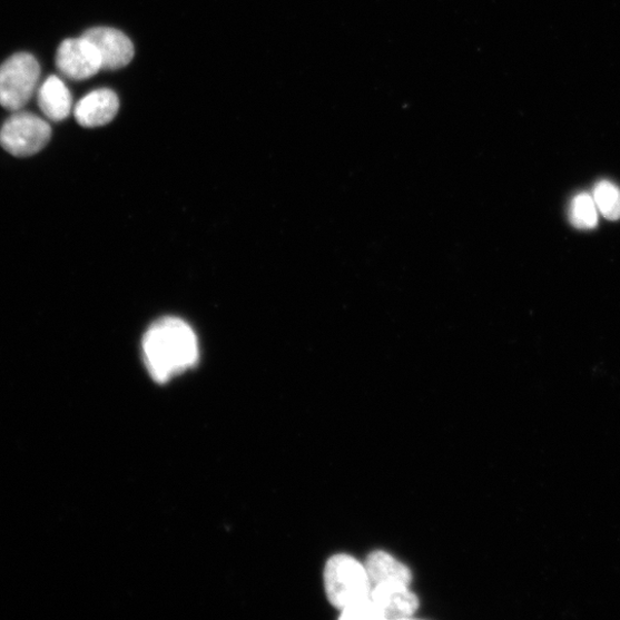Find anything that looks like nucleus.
<instances>
[{
	"label": "nucleus",
	"instance_id": "obj_10",
	"mask_svg": "<svg viewBox=\"0 0 620 620\" xmlns=\"http://www.w3.org/2000/svg\"><path fill=\"white\" fill-rule=\"evenodd\" d=\"M367 572L376 585L380 583H401L409 587L412 581L411 570L390 554L377 551L370 555Z\"/></svg>",
	"mask_w": 620,
	"mask_h": 620
},
{
	"label": "nucleus",
	"instance_id": "obj_13",
	"mask_svg": "<svg viewBox=\"0 0 620 620\" xmlns=\"http://www.w3.org/2000/svg\"><path fill=\"white\" fill-rule=\"evenodd\" d=\"M342 619H380L371 599L363 600L343 610Z\"/></svg>",
	"mask_w": 620,
	"mask_h": 620
},
{
	"label": "nucleus",
	"instance_id": "obj_1",
	"mask_svg": "<svg viewBox=\"0 0 620 620\" xmlns=\"http://www.w3.org/2000/svg\"><path fill=\"white\" fill-rule=\"evenodd\" d=\"M142 356L151 377L158 383H166L196 366L198 339L188 323L165 317L145 333Z\"/></svg>",
	"mask_w": 620,
	"mask_h": 620
},
{
	"label": "nucleus",
	"instance_id": "obj_4",
	"mask_svg": "<svg viewBox=\"0 0 620 620\" xmlns=\"http://www.w3.org/2000/svg\"><path fill=\"white\" fill-rule=\"evenodd\" d=\"M51 136L52 129L45 119L21 109L0 129V145L17 158H28L41 152Z\"/></svg>",
	"mask_w": 620,
	"mask_h": 620
},
{
	"label": "nucleus",
	"instance_id": "obj_12",
	"mask_svg": "<svg viewBox=\"0 0 620 620\" xmlns=\"http://www.w3.org/2000/svg\"><path fill=\"white\" fill-rule=\"evenodd\" d=\"M593 199L602 214L610 222L620 218V189L609 180H601L594 187Z\"/></svg>",
	"mask_w": 620,
	"mask_h": 620
},
{
	"label": "nucleus",
	"instance_id": "obj_3",
	"mask_svg": "<svg viewBox=\"0 0 620 620\" xmlns=\"http://www.w3.org/2000/svg\"><path fill=\"white\" fill-rule=\"evenodd\" d=\"M41 77L38 60L29 53H17L0 66V106L10 112L21 111L30 101Z\"/></svg>",
	"mask_w": 620,
	"mask_h": 620
},
{
	"label": "nucleus",
	"instance_id": "obj_9",
	"mask_svg": "<svg viewBox=\"0 0 620 620\" xmlns=\"http://www.w3.org/2000/svg\"><path fill=\"white\" fill-rule=\"evenodd\" d=\"M38 101L45 116L55 122L67 119L71 112L70 91L58 77L48 78L38 91Z\"/></svg>",
	"mask_w": 620,
	"mask_h": 620
},
{
	"label": "nucleus",
	"instance_id": "obj_2",
	"mask_svg": "<svg viewBox=\"0 0 620 620\" xmlns=\"http://www.w3.org/2000/svg\"><path fill=\"white\" fill-rule=\"evenodd\" d=\"M324 580L327 598L343 610L368 599L372 593L367 569L348 555H336L327 561Z\"/></svg>",
	"mask_w": 620,
	"mask_h": 620
},
{
	"label": "nucleus",
	"instance_id": "obj_6",
	"mask_svg": "<svg viewBox=\"0 0 620 620\" xmlns=\"http://www.w3.org/2000/svg\"><path fill=\"white\" fill-rule=\"evenodd\" d=\"M97 49L102 69H120L135 56L132 42L122 31L109 27H95L83 33Z\"/></svg>",
	"mask_w": 620,
	"mask_h": 620
},
{
	"label": "nucleus",
	"instance_id": "obj_11",
	"mask_svg": "<svg viewBox=\"0 0 620 620\" xmlns=\"http://www.w3.org/2000/svg\"><path fill=\"white\" fill-rule=\"evenodd\" d=\"M569 217L572 226L578 229L596 228L599 223V209L593 197L589 194L577 195L571 201Z\"/></svg>",
	"mask_w": 620,
	"mask_h": 620
},
{
	"label": "nucleus",
	"instance_id": "obj_7",
	"mask_svg": "<svg viewBox=\"0 0 620 620\" xmlns=\"http://www.w3.org/2000/svg\"><path fill=\"white\" fill-rule=\"evenodd\" d=\"M380 619H409L419 608V600L401 583H380L371 593Z\"/></svg>",
	"mask_w": 620,
	"mask_h": 620
},
{
	"label": "nucleus",
	"instance_id": "obj_5",
	"mask_svg": "<svg viewBox=\"0 0 620 620\" xmlns=\"http://www.w3.org/2000/svg\"><path fill=\"white\" fill-rule=\"evenodd\" d=\"M56 65L65 78L75 81L90 79L102 69L97 49L83 35L79 39H69L61 43Z\"/></svg>",
	"mask_w": 620,
	"mask_h": 620
},
{
	"label": "nucleus",
	"instance_id": "obj_8",
	"mask_svg": "<svg viewBox=\"0 0 620 620\" xmlns=\"http://www.w3.org/2000/svg\"><path fill=\"white\" fill-rule=\"evenodd\" d=\"M119 108L120 101L115 91L99 89L88 94L78 102L75 116L82 127L96 128L114 121Z\"/></svg>",
	"mask_w": 620,
	"mask_h": 620
}]
</instances>
